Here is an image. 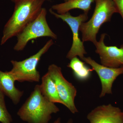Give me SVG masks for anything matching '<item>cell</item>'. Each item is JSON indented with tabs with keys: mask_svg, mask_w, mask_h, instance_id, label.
<instances>
[{
	"mask_svg": "<svg viewBox=\"0 0 123 123\" xmlns=\"http://www.w3.org/2000/svg\"><path fill=\"white\" fill-rule=\"evenodd\" d=\"M5 95L0 89V122L2 123H11L13 120L6 105Z\"/></svg>",
	"mask_w": 123,
	"mask_h": 123,
	"instance_id": "9a60e30c",
	"label": "cell"
},
{
	"mask_svg": "<svg viewBox=\"0 0 123 123\" xmlns=\"http://www.w3.org/2000/svg\"><path fill=\"white\" fill-rule=\"evenodd\" d=\"M60 111L55 103L42 95L40 85H37L17 114L22 121L27 123H49L51 115Z\"/></svg>",
	"mask_w": 123,
	"mask_h": 123,
	"instance_id": "7a4b0ae2",
	"label": "cell"
},
{
	"mask_svg": "<svg viewBox=\"0 0 123 123\" xmlns=\"http://www.w3.org/2000/svg\"><path fill=\"white\" fill-rule=\"evenodd\" d=\"M95 7L92 17L87 22L82 23L79 28L82 41L90 42L94 44L97 42V36L100 27L110 21L118 10L113 0H95Z\"/></svg>",
	"mask_w": 123,
	"mask_h": 123,
	"instance_id": "3957f363",
	"label": "cell"
},
{
	"mask_svg": "<svg viewBox=\"0 0 123 123\" xmlns=\"http://www.w3.org/2000/svg\"><path fill=\"white\" fill-rule=\"evenodd\" d=\"M15 81L8 72L0 70V89L12 100L14 104L17 105L20 102L24 92L15 87Z\"/></svg>",
	"mask_w": 123,
	"mask_h": 123,
	"instance_id": "8fae6325",
	"label": "cell"
},
{
	"mask_svg": "<svg viewBox=\"0 0 123 123\" xmlns=\"http://www.w3.org/2000/svg\"><path fill=\"white\" fill-rule=\"evenodd\" d=\"M55 82L60 98L64 104L73 114L78 112L75 103L77 90L73 85L63 76L60 67L55 64L49 66L47 72Z\"/></svg>",
	"mask_w": 123,
	"mask_h": 123,
	"instance_id": "52a82bcc",
	"label": "cell"
},
{
	"mask_svg": "<svg viewBox=\"0 0 123 123\" xmlns=\"http://www.w3.org/2000/svg\"><path fill=\"white\" fill-rule=\"evenodd\" d=\"M47 0H17L12 15L5 25L1 44L17 35L35 18Z\"/></svg>",
	"mask_w": 123,
	"mask_h": 123,
	"instance_id": "6da1fadb",
	"label": "cell"
},
{
	"mask_svg": "<svg viewBox=\"0 0 123 123\" xmlns=\"http://www.w3.org/2000/svg\"><path fill=\"white\" fill-rule=\"evenodd\" d=\"M50 13L57 18H60L66 22L69 26L73 33V43L70 50L66 55V58L71 60L74 57L78 56L82 60L86 54L84 42L79 37L80 26L88 19V14L84 13L76 17L70 14L69 12L63 14L55 12L52 9L49 10Z\"/></svg>",
	"mask_w": 123,
	"mask_h": 123,
	"instance_id": "8992f818",
	"label": "cell"
},
{
	"mask_svg": "<svg viewBox=\"0 0 123 123\" xmlns=\"http://www.w3.org/2000/svg\"><path fill=\"white\" fill-rule=\"evenodd\" d=\"M40 88L42 95L50 102L64 105L60 98L55 84L48 73L42 77Z\"/></svg>",
	"mask_w": 123,
	"mask_h": 123,
	"instance_id": "7c38bea8",
	"label": "cell"
},
{
	"mask_svg": "<svg viewBox=\"0 0 123 123\" xmlns=\"http://www.w3.org/2000/svg\"><path fill=\"white\" fill-rule=\"evenodd\" d=\"M106 35L102 34L99 41L95 44V52L99 55L101 65L112 68L123 66V44L120 48L106 46L104 42Z\"/></svg>",
	"mask_w": 123,
	"mask_h": 123,
	"instance_id": "9c48e42d",
	"label": "cell"
},
{
	"mask_svg": "<svg viewBox=\"0 0 123 123\" xmlns=\"http://www.w3.org/2000/svg\"><path fill=\"white\" fill-rule=\"evenodd\" d=\"M64 0V1L65 2H66V1H68L70 0Z\"/></svg>",
	"mask_w": 123,
	"mask_h": 123,
	"instance_id": "d6986e66",
	"label": "cell"
},
{
	"mask_svg": "<svg viewBox=\"0 0 123 123\" xmlns=\"http://www.w3.org/2000/svg\"><path fill=\"white\" fill-rule=\"evenodd\" d=\"M82 60L90 65L99 77L102 86L99 98L112 94L113 83L119 76L123 74V66L117 68H109L98 63L90 57H85Z\"/></svg>",
	"mask_w": 123,
	"mask_h": 123,
	"instance_id": "ba28073f",
	"label": "cell"
},
{
	"mask_svg": "<svg viewBox=\"0 0 123 123\" xmlns=\"http://www.w3.org/2000/svg\"><path fill=\"white\" fill-rule=\"evenodd\" d=\"M11 0L14 3V2H15L17 0Z\"/></svg>",
	"mask_w": 123,
	"mask_h": 123,
	"instance_id": "ac0fdd59",
	"label": "cell"
},
{
	"mask_svg": "<svg viewBox=\"0 0 123 123\" xmlns=\"http://www.w3.org/2000/svg\"><path fill=\"white\" fill-rule=\"evenodd\" d=\"M118 13L120 14L123 20V0H113Z\"/></svg>",
	"mask_w": 123,
	"mask_h": 123,
	"instance_id": "2e32d148",
	"label": "cell"
},
{
	"mask_svg": "<svg viewBox=\"0 0 123 123\" xmlns=\"http://www.w3.org/2000/svg\"><path fill=\"white\" fill-rule=\"evenodd\" d=\"M67 66L72 70L74 75L79 80L85 81L90 77L92 71L91 69L85 64V62L79 60L77 57H74L70 60Z\"/></svg>",
	"mask_w": 123,
	"mask_h": 123,
	"instance_id": "5bb4252c",
	"label": "cell"
},
{
	"mask_svg": "<svg viewBox=\"0 0 123 123\" xmlns=\"http://www.w3.org/2000/svg\"><path fill=\"white\" fill-rule=\"evenodd\" d=\"M53 123H61V118L60 117L57 118ZM66 123H74L72 119L70 118L68 121Z\"/></svg>",
	"mask_w": 123,
	"mask_h": 123,
	"instance_id": "e0dca14e",
	"label": "cell"
},
{
	"mask_svg": "<svg viewBox=\"0 0 123 123\" xmlns=\"http://www.w3.org/2000/svg\"><path fill=\"white\" fill-rule=\"evenodd\" d=\"M87 119L90 123H123V111L111 104L103 105L92 110Z\"/></svg>",
	"mask_w": 123,
	"mask_h": 123,
	"instance_id": "30bf717a",
	"label": "cell"
},
{
	"mask_svg": "<svg viewBox=\"0 0 123 123\" xmlns=\"http://www.w3.org/2000/svg\"><path fill=\"white\" fill-rule=\"evenodd\" d=\"M95 0H70L52 6L51 9L56 11L57 13L63 14L68 12L73 9H78L84 11V13H88L91 9V4Z\"/></svg>",
	"mask_w": 123,
	"mask_h": 123,
	"instance_id": "4fadbf2b",
	"label": "cell"
},
{
	"mask_svg": "<svg viewBox=\"0 0 123 123\" xmlns=\"http://www.w3.org/2000/svg\"><path fill=\"white\" fill-rule=\"evenodd\" d=\"M54 44L52 39L49 40L37 53L22 61L11 60L12 68L8 72L15 81L22 82H39L40 73L37 67L42 56Z\"/></svg>",
	"mask_w": 123,
	"mask_h": 123,
	"instance_id": "277c9868",
	"label": "cell"
},
{
	"mask_svg": "<svg viewBox=\"0 0 123 123\" xmlns=\"http://www.w3.org/2000/svg\"><path fill=\"white\" fill-rule=\"evenodd\" d=\"M47 11L43 8L38 16L17 35V42L14 49L19 51L24 50L30 40L41 37L57 38V36L49 27L47 19Z\"/></svg>",
	"mask_w": 123,
	"mask_h": 123,
	"instance_id": "5b68a950",
	"label": "cell"
}]
</instances>
